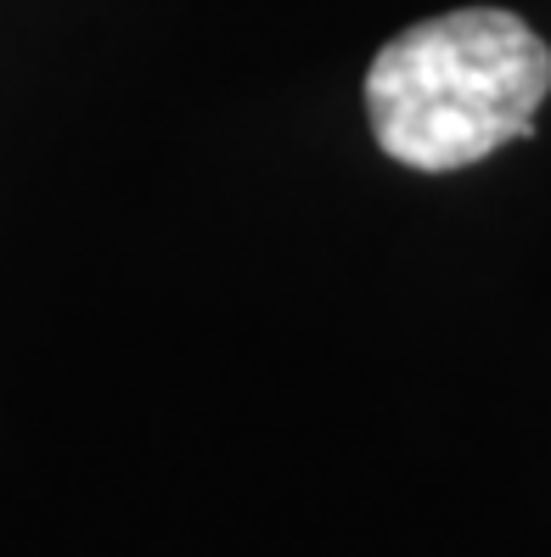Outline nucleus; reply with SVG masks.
<instances>
[{"label": "nucleus", "instance_id": "nucleus-1", "mask_svg": "<svg viewBox=\"0 0 551 557\" xmlns=\"http://www.w3.org/2000/svg\"><path fill=\"white\" fill-rule=\"evenodd\" d=\"M551 46L506 7H462L395 35L366 69L377 147L405 170L450 175L535 129Z\"/></svg>", "mask_w": 551, "mask_h": 557}]
</instances>
